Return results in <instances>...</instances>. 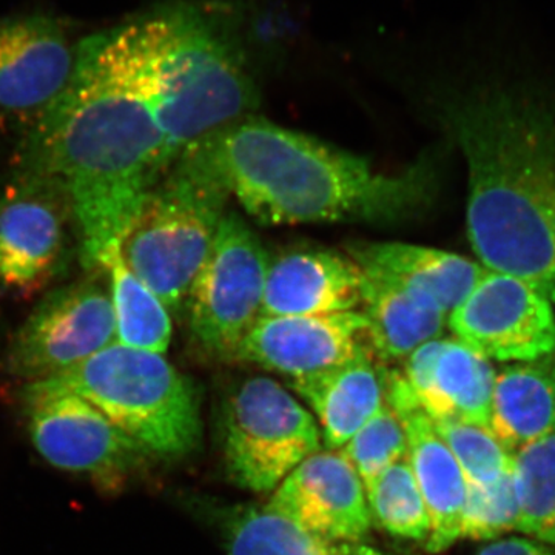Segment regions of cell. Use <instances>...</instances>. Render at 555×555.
Here are the masks:
<instances>
[{
	"label": "cell",
	"mask_w": 555,
	"mask_h": 555,
	"mask_svg": "<svg viewBox=\"0 0 555 555\" xmlns=\"http://www.w3.org/2000/svg\"><path fill=\"white\" fill-rule=\"evenodd\" d=\"M518 529V500L511 470L495 485H467L462 518V539L492 540Z\"/></svg>",
	"instance_id": "29"
},
{
	"label": "cell",
	"mask_w": 555,
	"mask_h": 555,
	"mask_svg": "<svg viewBox=\"0 0 555 555\" xmlns=\"http://www.w3.org/2000/svg\"><path fill=\"white\" fill-rule=\"evenodd\" d=\"M193 150L264 225L397 222L433 198V170L423 164L386 173L352 153L250 116Z\"/></svg>",
	"instance_id": "3"
},
{
	"label": "cell",
	"mask_w": 555,
	"mask_h": 555,
	"mask_svg": "<svg viewBox=\"0 0 555 555\" xmlns=\"http://www.w3.org/2000/svg\"><path fill=\"white\" fill-rule=\"evenodd\" d=\"M385 400L406 433L409 463L429 513L427 553H443L462 539L466 478L451 449L437 433L433 420L416 403L400 372L385 374Z\"/></svg>",
	"instance_id": "16"
},
{
	"label": "cell",
	"mask_w": 555,
	"mask_h": 555,
	"mask_svg": "<svg viewBox=\"0 0 555 555\" xmlns=\"http://www.w3.org/2000/svg\"><path fill=\"white\" fill-rule=\"evenodd\" d=\"M554 429L555 352L496 371L491 430L500 443L516 454Z\"/></svg>",
	"instance_id": "22"
},
{
	"label": "cell",
	"mask_w": 555,
	"mask_h": 555,
	"mask_svg": "<svg viewBox=\"0 0 555 555\" xmlns=\"http://www.w3.org/2000/svg\"><path fill=\"white\" fill-rule=\"evenodd\" d=\"M366 321L358 310L321 317H261L236 360L286 375L320 374L366 352Z\"/></svg>",
	"instance_id": "15"
},
{
	"label": "cell",
	"mask_w": 555,
	"mask_h": 555,
	"mask_svg": "<svg viewBox=\"0 0 555 555\" xmlns=\"http://www.w3.org/2000/svg\"><path fill=\"white\" fill-rule=\"evenodd\" d=\"M361 273L360 312L366 321L372 356L385 361L406 360L420 347L441 338L449 313L437 302L393 281L363 270Z\"/></svg>",
	"instance_id": "21"
},
{
	"label": "cell",
	"mask_w": 555,
	"mask_h": 555,
	"mask_svg": "<svg viewBox=\"0 0 555 555\" xmlns=\"http://www.w3.org/2000/svg\"><path fill=\"white\" fill-rule=\"evenodd\" d=\"M367 491L386 469L408 456V438L396 412L383 404L377 414L339 449Z\"/></svg>",
	"instance_id": "28"
},
{
	"label": "cell",
	"mask_w": 555,
	"mask_h": 555,
	"mask_svg": "<svg viewBox=\"0 0 555 555\" xmlns=\"http://www.w3.org/2000/svg\"><path fill=\"white\" fill-rule=\"evenodd\" d=\"M467 164V238L486 270L555 305V96L492 82L447 107Z\"/></svg>",
	"instance_id": "2"
},
{
	"label": "cell",
	"mask_w": 555,
	"mask_h": 555,
	"mask_svg": "<svg viewBox=\"0 0 555 555\" xmlns=\"http://www.w3.org/2000/svg\"><path fill=\"white\" fill-rule=\"evenodd\" d=\"M229 13L210 3L173 2L138 16L171 166L257 107V83Z\"/></svg>",
	"instance_id": "4"
},
{
	"label": "cell",
	"mask_w": 555,
	"mask_h": 555,
	"mask_svg": "<svg viewBox=\"0 0 555 555\" xmlns=\"http://www.w3.org/2000/svg\"><path fill=\"white\" fill-rule=\"evenodd\" d=\"M363 273L350 257L299 248L269 259L261 317H321L360 308Z\"/></svg>",
	"instance_id": "18"
},
{
	"label": "cell",
	"mask_w": 555,
	"mask_h": 555,
	"mask_svg": "<svg viewBox=\"0 0 555 555\" xmlns=\"http://www.w3.org/2000/svg\"><path fill=\"white\" fill-rule=\"evenodd\" d=\"M33 444L61 469L116 480L141 451L100 409L57 378L40 379L25 390Z\"/></svg>",
	"instance_id": "10"
},
{
	"label": "cell",
	"mask_w": 555,
	"mask_h": 555,
	"mask_svg": "<svg viewBox=\"0 0 555 555\" xmlns=\"http://www.w3.org/2000/svg\"><path fill=\"white\" fill-rule=\"evenodd\" d=\"M266 506L309 534L335 542H364L372 525L363 481L334 451L317 452L299 463Z\"/></svg>",
	"instance_id": "14"
},
{
	"label": "cell",
	"mask_w": 555,
	"mask_h": 555,
	"mask_svg": "<svg viewBox=\"0 0 555 555\" xmlns=\"http://www.w3.org/2000/svg\"><path fill=\"white\" fill-rule=\"evenodd\" d=\"M222 449L230 478L254 492L275 491L310 455L321 451L320 426L272 378L251 377L229 393Z\"/></svg>",
	"instance_id": "7"
},
{
	"label": "cell",
	"mask_w": 555,
	"mask_h": 555,
	"mask_svg": "<svg viewBox=\"0 0 555 555\" xmlns=\"http://www.w3.org/2000/svg\"><path fill=\"white\" fill-rule=\"evenodd\" d=\"M349 257L371 275L385 278L433 299L447 313L460 305L483 275V266L438 248L404 243H358Z\"/></svg>",
	"instance_id": "19"
},
{
	"label": "cell",
	"mask_w": 555,
	"mask_h": 555,
	"mask_svg": "<svg viewBox=\"0 0 555 555\" xmlns=\"http://www.w3.org/2000/svg\"><path fill=\"white\" fill-rule=\"evenodd\" d=\"M401 377L433 420L491 429L495 367L456 338H437L404 360Z\"/></svg>",
	"instance_id": "17"
},
{
	"label": "cell",
	"mask_w": 555,
	"mask_h": 555,
	"mask_svg": "<svg viewBox=\"0 0 555 555\" xmlns=\"http://www.w3.org/2000/svg\"><path fill=\"white\" fill-rule=\"evenodd\" d=\"M372 520L401 539L427 540L430 517L409 459L386 469L366 491Z\"/></svg>",
	"instance_id": "26"
},
{
	"label": "cell",
	"mask_w": 555,
	"mask_h": 555,
	"mask_svg": "<svg viewBox=\"0 0 555 555\" xmlns=\"http://www.w3.org/2000/svg\"><path fill=\"white\" fill-rule=\"evenodd\" d=\"M156 182L118 243L127 269L166 305L188 308L193 284L206 264L230 193L198 150L175 160Z\"/></svg>",
	"instance_id": "5"
},
{
	"label": "cell",
	"mask_w": 555,
	"mask_h": 555,
	"mask_svg": "<svg viewBox=\"0 0 555 555\" xmlns=\"http://www.w3.org/2000/svg\"><path fill=\"white\" fill-rule=\"evenodd\" d=\"M101 268L109 276L116 343L164 356L171 339L169 309L127 269L119 257L118 246L109 251Z\"/></svg>",
	"instance_id": "24"
},
{
	"label": "cell",
	"mask_w": 555,
	"mask_h": 555,
	"mask_svg": "<svg viewBox=\"0 0 555 555\" xmlns=\"http://www.w3.org/2000/svg\"><path fill=\"white\" fill-rule=\"evenodd\" d=\"M517 531L555 547V429L518 449L513 460Z\"/></svg>",
	"instance_id": "25"
},
{
	"label": "cell",
	"mask_w": 555,
	"mask_h": 555,
	"mask_svg": "<svg viewBox=\"0 0 555 555\" xmlns=\"http://www.w3.org/2000/svg\"><path fill=\"white\" fill-rule=\"evenodd\" d=\"M269 259L257 233L228 211L188 302L193 337L208 356L236 360L261 318Z\"/></svg>",
	"instance_id": "8"
},
{
	"label": "cell",
	"mask_w": 555,
	"mask_h": 555,
	"mask_svg": "<svg viewBox=\"0 0 555 555\" xmlns=\"http://www.w3.org/2000/svg\"><path fill=\"white\" fill-rule=\"evenodd\" d=\"M115 343L112 298L86 281L57 288L40 302L14 338L10 366L35 382L57 378Z\"/></svg>",
	"instance_id": "11"
},
{
	"label": "cell",
	"mask_w": 555,
	"mask_h": 555,
	"mask_svg": "<svg viewBox=\"0 0 555 555\" xmlns=\"http://www.w3.org/2000/svg\"><path fill=\"white\" fill-rule=\"evenodd\" d=\"M169 167L138 17L80 40L67 90L33 127L25 177L65 196L86 266L101 268Z\"/></svg>",
	"instance_id": "1"
},
{
	"label": "cell",
	"mask_w": 555,
	"mask_h": 555,
	"mask_svg": "<svg viewBox=\"0 0 555 555\" xmlns=\"http://www.w3.org/2000/svg\"><path fill=\"white\" fill-rule=\"evenodd\" d=\"M313 409L326 448L341 449L385 404V374L371 350L320 374L295 379Z\"/></svg>",
	"instance_id": "20"
},
{
	"label": "cell",
	"mask_w": 555,
	"mask_h": 555,
	"mask_svg": "<svg viewBox=\"0 0 555 555\" xmlns=\"http://www.w3.org/2000/svg\"><path fill=\"white\" fill-rule=\"evenodd\" d=\"M477 555H555V553L534 540L509 537V539L489 543L483 550L478 551Z\"/></svg>",
	"instance_id": "30"
},
{
	"label": "cell",
	"mask_w": 555,
	"mask_h": 555,
	"mask_svg": "<svg viewBox=\"0 0 555 555\" xmlns=\"http://www.w3.org/2000/svg\"><path fill=\"white\" fill-rule=\"evenodd\" d=\"M76 57L78 46L54 17L0 21V115L35 127L67 90Z\"/></svg>",
	"instance_id": "12"
},
{
	"label": "cell",
	"mask_w": 555,
	"mask_h": 555,
	"mask_svg": "<svg viewBox=\"0 0 555 555\" xmlns=\"http://www.w3.org/2000/svg\"><path fill=\"white\" fill-rule=\"evenodd\" d=\"M433 423L462 467L466 485L486 488L513 470V452L488 427L459 420H433Z\"/></svg>",
	"instance_id": "27"
},
{
	"label": "cell",
	"mask_w": 555,
	"mask_h": 555,
	"mask_svg": "<svg viewBox=\"0 0 555 555\" xmlns=\"http://www.w3.org/2000/svg\"><path fill=\"white\" fill-rule=\"evenodd\" d=\"M217 520L229 555H385L364 542L309 534L268 506L221 507Z\"/></svg>",
	"instance_id": "23"
},
{
	"label": "cell",
	"mask_w": 555,
	"mask_h": 555,
	"mask_svg": "<svg viewBox=\"0 0 555 555\" xmlns=\"http://www.w3.org/2000/svg\"><path fill=\"white\" fill-rule=\"evenodd\" d=\"M454 338L500 363L535 360L555 352V313L532 284L486 270L448 320Z\"/></svg>",
	"instance_id": "9"
},
{
	"label": "cell",
	"mask_w": 555,
	"mask_h": 555,
	"mask_svg": "<svg viewBox=\"0 0 555 555\" xmlns=\"http://www.w3.org/2000/svg\"><path fill=\"white\" fill-rule=\"evenodd\" d=\"M69 206L60 190L25 177L0 198V287L33 294L57 275L67 250Z\"/></svg>",
	"instance_id": "13"
},
{
	"label": "cell",
	"mask_w": 555,
	"mask_h": 555,
	"mask_svg": "<svg viewBox=\"0 0 555 555\" xmlns=\"http://www.w3.org/2000/svg\"><path fill=\"white\" fill-rule=\"evenodd\" d=\"M57 379L100 409L141 451L178 456L198 444V398L159 353L115 343Z\"/></svg>",
	"instance_id": "6"
}]
</instances>
